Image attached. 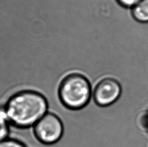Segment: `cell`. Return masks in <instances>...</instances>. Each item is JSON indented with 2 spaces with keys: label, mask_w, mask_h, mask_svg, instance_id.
I'll list each match as a JSON object with an SVG mask.
<instances>
[{
  "label": "cell",
  "mask_w": 148,
  "mask_h": 147,
  "mask_svg": "<svg viewBox=\"0 0 148 147\" xmlns=\"http://www.w3.org/2000/svg\"><path fill=\"white\" fill-rule=\"evenodd\" d=\"M144 125L146 128L148 130V111L147 112V113L145 115L144 118Z\"/></svg>",
  "instance_id": "9c48e42d"
},
{
  "label": "cell",
  "mask_w": 148,
  "mask_h": 147,
  "mask_svg": "<svg viewBox=\"0 0 148 147\" xmlns=\"http://www.w3.org/2000/svg\"><path fill=\"white\" fill-rule=\"evenodd\" d=\"M11 125L7 119L3 111H0V141L10 137Z\"/></svg>",
  "instance_id": "8992f818"
},
{
  "label": "cell",
  "mask_w": 148,
  "mask_h": 147,
  "mask_svg": "<svg viewBox=\"0 0 148 147\" xmlns=\"http://www.w3.org/2000/svg\"><path fill=\"white\" fill-rule=\"evenodd\" d=\"M121 5L127 7H133L140 0H118Z\"/></svg>",
  "instance_id": "ba28073f"
},
{
  "label": "cell",
  "mask_w": 148,
  "mask_h": 147,
  "mask_svg": "<svg viewBox=\"0 0 148 147\" xmlns=\"http://www.w3.org/2000/svg\"><path fill=\"white\" fill-rule=\"evenodd\" d=\"M33 132L39 142L46 145H52L61 140L64 127L58 115L48 112L33 126Z\"/></svg>",
  "instance_id": "3957f363"
},
{
  "label": "cell",
  "mask_w": 148,
  "mask_h": 147,
  "mask_svg": "<svg viewBox=\"0 0 148 147\" xmlns=\"http://www.w3.org/2000/svg\"><path fill=\"white\" fill-rule=\"evenodd\" d=\"M91 82L79 73L68 74L60 81L58 95L62 104L71 110H81L90 103L92 97Z\"/></svg>",
  "instance_id": "7a4b0ae2"
},
{
  "label": "cell",
  "mask_w": 148,
  "mask_h": 147,
  "mask_svg": "<svg viewBox=\"0 0 148 147\" xmlns=\"http://www.w3.org/2000/svg\"><path fill=\"white\" fill-rule=\"evenodd\" d=\"M0 147H28V146L19 139L8 137L0 141Z\"/></svg>",
  "instance_id": "52a82bcc"
},
{
  "label": "cell",
  "mask_w": 148,
  "mask_h": 147,
  "mask_svg": "<svg viewBox=\"0 0 148 147\" xmlns=\"http://www.w3.org/2000/svg\"><path fill=\"white\" fill-rule=\"evenodd\" d=\"M122 89L115 78L105 77L99 80L94 86L92 99L97 106L109 107L119 101Z\"/></svg>",
  "instance_id": "277c9868"
},
{
  "label": "cell",
  "mask_w": 148,
  "mask_h": 147,
  "mask_svg": "<svg viewBox=\"0 0 148 147\" xmlns=\"http://www.w3.org/2000/svg\"><path fill=\"white\" fill-rule=\"evenodd\" d=\"M134 17L141 22H148V0H140L132 7Z\"/></svg>",
  "instance_id": "5b68a950"
},
{
  "label": "cell",
  "mask_w": 148,
  "mask_h": 147,
  "mask_svg": "<svg viewBox=\"0 0 148 147\" xmlns=\"http://www.w3.org/2000/svg\"><path fill=\"white\" fill-rule=\"evenodd\" d=\"M3 112L12 127L30 128L49 112V103L38 91L24 90L10 97Z\"/></svg>",
  "instance_id": "6da1fadb"
}]
</instances>
